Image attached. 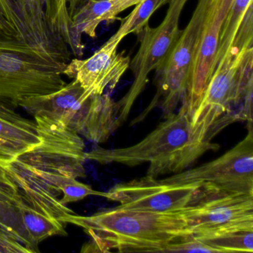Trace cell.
Returning a JSON list of instances; mask_svg holds the SVG:
<instances>
[{"mask_svg": "<svg viewBox=\"0 0 253 253\" xmlns=\"http://www.w3.org/2000/svg\"><path fill=\"white\" fill-rule=\"evenodd\" d=\"M251 5H253V0H232L219 38L217 65L228 48L232 46L244 16Z\"/></svg>", "mask_w": 253, "mask_h": 253, "instance_id": "ac0fdd59", "label": "cell"}, {"mask_svg": "<svg viewBox=\"0 0 253 253\" xmlns=\"http://www.w3.org/2000/svg\"><path fill=\"white\" fill-rule=\"evenodd\" d=\"M62 196L60 198L62 204L67 206L71 203L84 200L89 195H100L105 197L106 192H97L90 186L78 181V179L72 180L63 186L61 190Z\"/></svg>", "mask_w": 253, "mask_h": 253, "instance_id": "603a6c76", "label": "cell"}, {"mask_svg": "<svg viewBox=\"0 0 253 253\" xmlns=\"http://www.w3.org/2000/svg\"><path fill=\"white\" fill-rule=\"evenodd\" d=\"M196 238L253 231V195L201 186L181 210Z\"/></svg>", "mask_w": 253, "mask_h": 253, "instance_id": "ba28073f", "label": "cell"}, {"mask_svg": "<svg viewBox=\"0 0 253 253\" xmlns=\"http://www.w3.org/2000/svg\"><path fill=\"white\" fill-rule=\"evenodd\" d=\"M0 138L18 146L23 151L41 143L35 121L24 118L14 109L0 106Z\"/></svg>", "mask_w": 253, "mask_h": 253, "instance_id": "2e32d148", "label": "cell"}, {"mask_svg": "<svg viewBox=\"0 0 253 253\" xmlns=\"http://www.w3.org/2000/svg\"><path fill=\"white\" fill-rule=\"evenodd\" d=\"M144 0H120L121 3V11H124L130 7L134 6L137 5L139 2H143Z\"/></svg>", "mask_w": 253, "mask_h": 253, "instance_id": "f1b7e54d", "label": "cell"}, {"mask_svg": "<svg viewBox=\"0 0 253 253\" xmlns=\"http://www.w3.org/2000/svg\"><path fill=\"white\" fill-rule=\"evenodd\" d=\"M169 0H144L134 5L133 11L125 17L121 19V25L115 36L124 39L130 34L138 35L146 25L149 24L151 16L156 10L169 3Z\"/></svg>", "mask_w": 253, "mask_h": 253, "instance_id": "d6986e66", "label": "cell"}, {"mask_svg": "<svg viewBox=\"0 0 253 253\" xmlns=\"http://www.w3.org/2000/svg\"><path fill=\"white\" fill-rule=\"evenodd\" d=\"M21 199L17 185L0 164V200L17 204Z\"/></svg>", "mask_w": 253, "mask_h": 253, "instance_id": "d4e9b609", "label": "cell"}, {"mask_svg": "<svg viewBox=\"0 0 253 253\" xmlns=\"http://www.w3.org/2000/svg\"><path fill=\"white\" fill-rule=\"evenodd\" d=\"M214 137L194 128L190 115L180 108L177 113L166 117L139 143L118 149L97 148L85 155L87 160L101 164L134 167L148 163L146 175L158 178L163 174L181 172L206 152L217 150L218 145L211 142Z\"/></svg>", "mask_w": 253, "mask_h": 253, "instance_id": "3957f363", "label": "cell"}, {"mask_svg": "<svg viewBox=\"0 0 253 253\" xmlns=\"http://www.w3.org/2000/svg\"><path fill=\"white\" fill-rule=\"evenodd\" d=\"M26 17L36 40L38 51L48 58L69 63V51L50 32L45 17L46 0H22Z\"/></svg>", "mask_w": 253, "mask_h": 253, "instance_id": "5bb4252c", "label": "cell"}, {"mask_svg": "<svg viewBox=\"0 0 253 253\" xmlns=\"http://www.w3.org/2000/svg\"><path fill=\"white\" fill-rule=\"evenodd\" d=\"M214 161L176 173L161 181L169 184L201 183L222 191L253 195V132Z\"/></svg>", "mask_w": 253, "mask_h": 253, "instance_id": "30bf717a", "label": "cell"}, {"mask_svg": "<svg viewBox=\"0 0 253 253\" xmlns=\"http://www.w3.org/2000/svg\"><path fill=\"white\" fill-rule=\"evenodd\" d=\"M121 13L120 0H87L72 15L74 31L81 39L84 35L94 38L100 23L112 24L121 20Z\"/></svg>", "mask_w": 253, "mask_h": 253, "instance_id": "9a60e30c", "label": "cell"}, {"mask_svg": "<svg viewBox=\"0 0 253 253\" xmlns=\"http://www.w3.org/2000/svg\"><path fill=\"white\" fill-rule=\"evenodd\" d=\"M67 64L0 32V106L15 109L29 97L58 91L66 85Z\"/></svg>", "mask_w": 253, "mask_h": 253, "instance_id": "8992f818", "label": "cell"}, {"mask_svg": "<svg viewBox=\"0 0 253 253\" xmlns=\"http://www.w3.org/2000/svg\"><path fill=\"white\" fill-rule=\"evenodd\" d=\"M87 0H67L69 14H74Z\"/></svg>", "mask_w": 253, "mask_h": 253, "instance_id": "83f0119b", "label": "cell"}, {"mask_svg": "<svg viewBox=\"0 0 253 253\" xmlns=\"http://www.w3.org/2000/svg\"><path fill=\"white\" fill-rule=\"evenodd\" d=\"M0 32L6 35H9V36H16L17 38L14 28L5 18L1 11H0Z\"/></svg>", "mask_w": 253, "mask_h": 253, "instance_id": "4316f807", "label": "cell"}, {"mask_svg": "<svg viewBox=\"0 0 253 253\" xmlns=\"http://www.w3.org/2000/svg\"><path fill=\"white\" fill-rule=\"evenodd\" d=\"M201 183L169 184L158 178L146 177L118 183L105 198L116 201L120 208L156 213L178 212L193 200Z\"/></svg>", "mask_w": 253, "mask_h": 253, "instance_id": "8fae6325", "label": "cell"}, {"mask_svg": "<svg viewBox=\"0 0 253 253\" xmlns=\"http://www.w3.org/2000/svg\"><path fill=\"white\" fill-rule=\"evenodd\" d=\"M64 223L80 226L91 237L82 252L161 253L169 244L193 236L180 211L156 213L117 207L90 216L71 214Z\"/></svg>", "mask_w": 253, "mask_h": 253, "instance_id": "7a4b0ae2", "label": "cell"}, {"mask_svg": "<svg viewBox=\"0 0 253 253\" xmlns=\"http://www.w3.org/2000/svg\"><path fill=\"white\" fill-rule=\"evenodd\" d=\"M188 1L169 0L162 23L156 28L146 25L137 35L140 47L129 66L134 78L132 85L125 96L116 103L118 127L128 118L134 102L146 87L151 72L162 66L174 48L181 33L179 22Z\"/></svg>", "mask_w": 253, "mask_h": 253, "instance_id": "9c48e42d", "label": "cell"}, {"mask_svg": "<svg viewBox=\"0 0 253 253\" xmlns=\"http://www.w3.org/2000/svg\"><path fill=\"white\" fill-rule=\"evenodd\" d=\"M211 0H198L189 23L177 39L162 66L155 71L157 91L152 102L134 122L138 123L155 107L166 117L174 113L186 94L191 66L199 42ZM133 122V123H134Z\"/></svg>", "mask_w": 253, "mask_h": 253, "instance_id": "52a82bcc", "label": "cell"}, {"mask_svg": "<svg viewBox=\"0 0 253 253\" xmlns=\"http://www.w3.org/2000/svg\"><path fill=\"white\" fill-rule=\"evenodd\" d=\"M41 143L4 166L25 203L64 223L73 210L60 201L62 189L85 176V143L61 123L34 117Z\"/></svg>", "mask_w": 253, "mask_h": 253, "instance_id": "6da1fadb", "label": "cell"}, {"mask_svg": "<svg viewBox=\"0 0 253 253\" xmlns=\"http://www.w3.org/2000/svg\"><path fill=\"white\" fill-rule=\"evenodd\" d=\"M22 220L32 244L38 247L44 240L55 235H66L65 223L35 210L20 199L18 204Z\"/></svg>", "mask_w": 253, "mask_h": 253, "instance_id": "e0dca14e", "label": "cell"}, {"mask_svg": "<svg viewBox=\"0 0 253 253\" xmlns=\"http://www.w3.org/2000/svg\"><path fill=\"white\" fill-rule=\"evenodd\" d=\"M196 238L204 244L216 249L218 253L253 252V231L230 232L214 236Z\"/></svg>", "mask_w": 253, "mask_h": 253, "instance_id": "7402d4cb", "label": "cell"}, {"mask_svg": "<svg viewBox=\"0 0 253 253\" xmlns=\"http://www.w3.org/2000/svg\"><path fill=\"white\" fill-rule=\"evenodd\" d=\"M161 253H218L216 249L191 236L167 246Z\"/></svg>", "mask_w": 253, "mask_h": 253, "instance_id": "cb8c5ba5", "label": "cell"}, {"mask_svg": "<svg viewBox=\"0 0 253 253\" xmlns=\"http://www.w3.org/2000/svg\"><path fill=\"white\" fill-rule=\"evenodd\" d=\"M25 152L18 146L0 138V164L5 166L14 159L19 154Z\"/></svg>", "mask_w": 253, "mask_h": 253, "instance_id": "484cf974", "label": "cell"}, {"mask_svg": "<svg viewBox=\"0 0 253 253\" xmlns=\"http://www.w3.org/2000/svg\"><path fill=\"white\" fill-rule=\"evenodd\" d=\"M20 108L33 117L58 121L96 143L106 142L118 128L116 103L109 93L91 94L76 80L58 91L29 97Z\"/></svg>", "mask_w": 253, "mask_h": 253, "instance_id": "277c9868", "label": "cell"}, {"mask_svg": "<svg viewBox=\"0 0 253 253\" xmlns=\"http://www.w3.org/2000/svg\"><path fill=\"white\" fill-rule=\"evenodd\" d=\"M253 47L234 42L228 48L206 88L191 118L192 126L216 135L231 123L238 121L232 107L253 94Z\"/></svg>", "mask_w": 253, "mask_h": 253, "instance_id": "5b68a950", "label": "cell"}, {"mask_svg": "<svg viewBox=\"0 0 253 253\" xmlns=\"http://www.w3.org/2000/svg\"><path fill=\"white\" fill-rule=\"evenodd\" d=\"M121 38L111 37L92 56L68 63L64 76L76 80L85 91L91 94H104L112 91L130 66V57L118 52Z\"/></svg>", "mask_w": 253, "mask_h": 253, "instance_id": "4fadbf2b", "label": "cell"}, {"mask_svg": "<svg viewBox=\"0 0 253 253\" xmlns=\"http://www.w3.org/2000/svg\"><path fill=\"white\" fill-rule=\"evenodd\" d=\"M0 231L17 238L33 253L39 252L29 238L17 204L0 200Z\"/></svg>", "mask_w": 253, "mask_h": 253, "instance_id": "44dd1931", "label": "cell"}, {"mask_svg": "<svg viewBox=\"0 0 253 253\" xmlns=\"http://www.w3.org/2000/svg\"><path fill=\"white\" fill-rule=\"evenodd\" d=\"M232 0H211L189 72L181 107L192 118L217 66L219 38Z\"/></svg>", "mask_w": 253, "mask_h": 253, "instance_id": "7c38bea8", "label": "cell"}, {"mask_svg": "<svg viewBox=\"0 0 253 253\" xmlns=\"http://www.w3.org/2000/svg\"><path fill=\"white\" fill-rule=\"evenodd\" d=\"M0 11L14 28L17 38L38 51L36 40L26 17L22 0H0Z\"/></svg>", "mask_w": 253, "mask_h": 253, "instance_id": "ffe728a7", "label": "cell"}]
</instances>
